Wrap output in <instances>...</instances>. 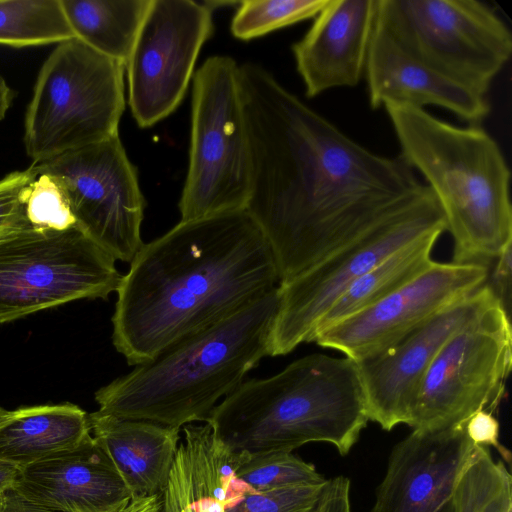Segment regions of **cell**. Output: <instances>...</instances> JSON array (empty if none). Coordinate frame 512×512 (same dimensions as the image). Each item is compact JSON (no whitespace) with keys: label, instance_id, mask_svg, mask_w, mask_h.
<instances>
[{"label":"cell","instance_id":"1","mask_svg":"<svg viewBox=\"0 0 512 512\" xmlns=\"http://www.w3.org/2000/svg\"><path fill=\"white\" fill-rule=\"evenodd\" d=\"M251 156L246 210L279 285L432 194L401 158L360 145L256 64L239 66Z\"/></svg>","mask_w":512,"mask_h":512},{"label":"cell","instance_id":"2","mask_svg":"<svg viewBox=\"0 0 512 512\" xmlns=\"http://www.w3.org/2000/svg\"><path fill=\"white\" fill-rule=\"evenodd\" d=\"M278 285L269 243L246 209L180 221L143 244L122 276L113 345L129 365L143 364Z\"/></svg>","mask_w":512,"mask_h":512},{"label":"cell","instance_id":"3","mask_svg":"<svg viewBox=\"0 0 512 512\" xmlns=\"http://www.w3.org/2000/svg\"><path fill=\"white\" fill-rule=\"evenodd\" d=\"M278 286L168 346L95 393L98 412L181 428L205 423L262 358L279 307Z\"/></svg>","mask_w":512,"mask_h":512},{"label":"cell","instance_id":"4","mask_svg":"<svg viewBox=\"0 0 512 512\" xmlns=\"http://www.w3.org/2000/svg\"><path fill=\"white\" fill-rule=\"evenodd\" d=\"M368 421L356 361L317 353L271 377L243 381L205 423L233 452H292L325 442L345 456Z\"/></svg>","mask_w":512,"mask_h":512},{"label":"cell","instance_id":"5","mask_svg":"<svg viewBox=\"0 0 512 512\" xmlns=\"http://www.w3.org/2000/svg\"><path fill=\"white\" fill-rule=\"evenodd\" d=\"M401 158L426 180L453 238L454 263L489 265L512 246L510 170L479 125L456 126L423 108L384 103Z\"/></svg>","mask_w":512,"mask_h":512},{"label":"cell","instance_id":"6","mask_svg":"<svg viewBox=\"0 0 512 512\" xmlns=\"http://www.w3.org/2000/svg\"><path fill=\"white\" fill-rule=\"evenodd\" d=\"M124 69L77 38L57 45L39 71L26 111L24 145L33 162L118 134Z\"/></svg>","mask_w":512,"mask_h":512},{"label":"cell","instance_id":"7","mask_svg":"<svg viewBox=\"0 0 512 512\" xmlns=\"http://www.w3.org/2000/svg\"><path fill=\"white\" fill-rule=\"evenodd\" d=\"M251 156L239 65L208 58L193 76L189 166L179 201L181 221L245 209Z\"/></svg>","mask_w":512,"mask_h":512},{"label":"cell","instance_id":"8","mask_svg":"<svg viewBox=\"0 0 512 512\" xmlns=\"http://www.w3.org/2000/svg\"><path fill=\"white\" fill-rule=\"evenodd\" d=\"M78 226L37 228L26 219L0 234V323L79 299H107L122 275Z\"/></svg>","mask_w":512,"mask_h":512},{"label":"cell","instance_id":"9","mask_svg":"<svg viewBox=\"0 0 512 512\" xmlns=\"http://www.w3.org/2000/svg\"><path fill=\"white\" fill-rule=\"evenodd\" d=\"M376 21L415 56L483 95L512 52L507 25L477 0H376Z\"/></svg>","mask_w":512,"mask_h":512},{"label":"cell","instance_id":"10","mask_svg":"<svg viewBox=\"0 0 512 512\" xmlns=\"http://www.w3.org/2000/svg\"><path fill=\"white\" fill-rule=\"evenodd\" d=\"M511 366V319L496 301L443 344L421 381L407 425L443 430L465 426L479 410L495 413Z\"/></svg>","mask_w":512,"mask_h":512},{"label":"cell","instance_id":"11","mask_svg":"<svg viewBox=\"0 0 512 512\" xmlns=\"http://www.w3.org/2000/svg\"><path fill=\"white\" fill-rule=\"evenodd\" d=\"M445 219L432 193L406 213L374 228L312 268L278 285L279 307L269 341V356L285 355L312 342L332 304L359 277L400 248L434 231Z\"/></svg>","mask_w":512,"mask_h":512},{"label":"cell","instance_id":"12","mask_svg":"<svg viewBox=\"0 0 512 512\" xmlns=\"http://www.w3.org/2000/svg\"><path fill=\"white\" fill-rule=\"evenodd\" d=\"M63 187L78 228L115 260L130 263L141 246L145 199L136 167L116 134L33 162Z\"/></svg>","mask_w":512,"mask_h":512},{"label":"cell","instance_id":"13","mask_svg":"<svg viewBox=\"0 0 512 512\" xmlns=\"http://www.w3.org/2000/svg\"><path fill=\"white\" fill-rule=\"evenodd\" d=\"M213 30L206 3L150 0L125 64L128 101L140 127L153 126L179 106Z\"/></svg>","mask_w":512,"mask_h":512},{"label":"cell","instance_id":"14","mask_svg":"<svg viewBox=\"0 0 512 512\" xmlns=\"http://www.w3.org/2000/svg\"><path fill=\"white\" fill-rule=\"evenodd\" d=\"M488 266L433 261L382 300L317 332L313 342L355 361L374 355L484 285Z\"/></svg>","mask_w":512,"mask_h":512},{"label":"cell","instance_id":"15","mask_svg":"<svg viewBox=\"0 0 512 512\" xmlns=\"http://www.w3.org/2000/svg\"><path fill=\"white\" fill-rule=\"evenodd\" d=\"M496 301L485 283L389 347L356 361L369 420L386 431L407 425L421 381L443 344Z\"/></svg>","mask_w":512,"mask_h":512},{"label":"cell","instance_id":"16","mask_svg":"<svg viewBox=\"0 0 512 512\" xmlns=\"http://www.w3.org/2000/svg\"><path fill=\"white\" fill-rule=\"evenodd\" d=\"M475 446L465 426L412 430L393 447L370 512H455L457 482Z\"/></svg>","mask_w":512,"mask_h":512},{"label":"cell","instance_id":"17","mask_svg":"<svg viewBox=\"0 0 512 512\" xmlns=\"http://www.w3.org/2000/svg\"><path fill=\"white\" fill-rule=\"evenodd\" d=\"M364 76L373 109L389 101L423 109L431 105L450 111L469 125H479L490 112L486 95L471 90L415 56L388 33L376 17Z\"/></svg>","mask_w":512,"mask_h":512},{"label":"cell","instance_id":"18","mask_svg":"<svg viewBox=\"0 0 512 512\" xmlns=\"http://www.w3.org/2000/svg\"><path fill=\"white\" fill-rule=\"evenodd\" d=\"M376 0H329L306 34L292 45L308 98L356 86L364 75Z\"/></svg>","mask_w":512,"mask_h":512},{"label":"cell","instance_id":"19","mask_svg":"<svg viewBox=\"0 0 512 512\" xmlns=\"http://www.w3.org/2000/svg\"><path fill=\"white\" fill-rule=\"evenodd\" d=\"M13 489L56 512H120L133 499L93 437L21 468Z\"/></svg>","mask_w":512,"mask_h":512},{"label":"cell","instance_id":"20","mask_svg":"<svg viewBox=\"0 0 512 512\" xmlns=\"http://www.w3.org/2000/svg\"><path fill=\"white\" fill-rule=\"evenodd\" d=\"M183 434L157 512H225L255 492L235 474L239 453L208 423L185 425Z\"/></svg>","mask_w":512,"mask_h":512},{"label":"cell","instance_id":"21","mask_svg":"<svg viewBox=\"0 0 512 512\" xmlns=\"http://www.w3.org/2000/svg\"><path fill=\"white\" fill-rule=\"evenodd\" d=\"M89 421L94 441L133 498L161 495L178 451L180 428L98 411L89 414Z\"/></svg>","mask_w":512,"mask_h":512},{"label":"cell","instance_id":"22","mask_svg":"<svg viewBox=\"0 0 512 512\" xmlns=\"http://www.w3.org/2000/svg\"><path fill=\"white\" fill-rule=\"evenodd\" d=\"M91 437L89 414L75 404L21 407L0 425V460L21 469Z\"/></svg>","mask_w":512,"mask_h":512},{"label":"cell","instance_id":"23","mask_svg":"<svg viewBox=\"0 0 512 512\" xmlns=\"http://www.w3.org/2000/svg\"><path fill=\"white\" fill-rule=\"evenodd\" d=\"M75 38L124 65L150 0H60Z\"/></svg>","mask_w":512,"mask_h":512},{"label":"cell","instance_id":"24","mask_svg":"<svg viewBox=\"0 0 512 512\" xmlns=\"http://www.w3.org/2000/svg\"><path fill=\"white\" fill-rule=\"evenodd\" d=\"M443 232H431L400 248L356 279L321 318L314 336L377 303L429 267L433 262L432 249Z\"/></svg>","mask_w":512,"mask_h":512},{"label":"cell","instance_id":"25","mask_svg":"<svg viewBox=\"0 0 512 512\" xmlns=\"http://www.w3.org/2000/svg\"><path fill=\"white\" fill-rule=\"evenodd\" d=\"M72 38L60 0H0V44L22 48Z\"/></svg>","mask_w":512,"mask_h":512},{"label":"cell","instance_id":"26","mask_svg":"<svg viewBox=\"0 0 512 512\" xmlns=\"http://www.w3.org/2000/svg\"><path fill=\"white\" fill-rule=\"evenodd\" d=\"M455 512H512V477L481 445L463 469L455 489Z\"/></svg>","mask_w":512,"mask_h":512},{"label":"cell","instance_id":"27","mask_svg":"<svg viewBox=\"0 0 512 512\" xmlns=\"http://www.w3.org/2000/svg\"><path fill=\"white\" fill-rule=\"evenodd\" d=\"M239 453L236 476L255 492L317 484L326 480L313 464L289 451L273 450Z\"/></svg>","mask_w":512,"mask_h":512},{"label":"cell","instance_id":"28","mask_svg":"<svg viewBox=\"0 0 512 512\" xmlns=\"http://www.w3.org/2000/svg\"><path fill=\"white\" fill-rule=\"evenodd\" d=\"M329 0H245L232 22V34L250 40L274 30L314 18Z\"/></svg>","mask_w":512,"mask_h":512},{"label":"cell","instance_id":"29","mask_svg":"<svg viewBox=\"0 0 512 512\" xmlns=\"http://www.w3.org/2000/svg\"><path fill=\"white\" fill-rule=\"evenodd\" d=\"M330 485L331 478L317 484L252 492L225 512H318Z\"/></svg>","mask_w":512,"mask_h":512},{"label":"cell","instance_id":"30","mask_svg":"<svg viewBox=\"0 0 512 512\" xmlns=\"http://www.w3.org/2000/svg\"><path fill=\"white\" fill-rule=\"evenodd\" d=\"M25 213L37 228L64 231L76 226L63 187L49 174L37 172L27 191Z\"/></svg>","mask_w":512,"mask_h":512},{"label":"cell","instance_id":"31","mask_svg":"<svg viewBox=\"0 0 512 512\" xmlns=\"http://www.w3.org/2000/svg\"><path fill=\"white\" fill-rule=\"evenodd\" d=\"M37 176L31 165L0 179V234L26 220L25 201L28 188Z\"/></svg>","mask_w":512,"mask_h":512},{"label":"cell","instance_id":"32","mask_svg":"<svg viewBox=\"0 0 512 512\" xmlns=\"http://www.w3.org/2000/svg\"><path fill=\"white\" fill-rule=\"evenodd\" d=\"M465 432L475 445L493 446L496 448L504 458V461H506V464H510L511 454L499 442V422L494 413L486 410L475 412L466 421Z\"/></svg>","mask_w":512,"mask_h":512},{"label":"cell","instance_id":"33","mask_svg":"<svg viewBox=\"0 0 512 512\" xmlns=\"http://www.w3.org/2000/svg\"><path fill=\"white\" fill-rule=\"evenodd\" d=\"M511 254L512 246L492 260L493 268L490 270L488 267V276L485 282L509 317L511 315L512 291Z\"/></svg>","mask_w":512,"mask_h":512},{"label":"cell","instance_id":"34","mask_svg":"<svg viewBox=\"0 0 512 512\" xmlns=\"http://www.w3.org/2000/svg\"><path fill=\"white\" fill-rule=\"evenodd\" d=\"M318 512H352L350 480L347 477L331 478L330 488Z\"/></svg>","mask_w":512,"mask_h":512},{"label":"cell","instance_id":"35","mask_svg":"<svg viewBox=\"0 0 512 512\" xmlns=\"http://www.w3.org/2000/svg\"><path fill=\"white\" fill-rule=\"evenodd\" d=\"M0 512H56L38 505L10 488L0 494Z\"/></svg>","mask_w":512,"mask_h":512},{"label":"cell","instance_id":"36","mask_svg":"<svg viewBox=\"0 0 512 512\" xmlns=\"http://www.w3.org/2000/svg\"><path fill=\"white\" fill-rule=\"evenodd\" d=\"M19 472V467L0 460V493L13 488Z\"/></svg>","mask_w":512,"mask_h":512},{"label":"cell","instance_id":"37","mask_svg":"<svg viewBox=\"0 0 512 512\" xmlns=\"http://www.w3.org/2000/svg\"><path fill=\"white\" fill-rule=\"evenodd\" d=\"M14 98V92L0 75V121L5 117Z\"/></svg>","mask_w":512,"mask_h":512},{"label":"cell","instance_id":"38","mask_svg":"<svg viewBox=\"0 0 512 512\" xmlns=\"http://www.w3.org/2000/svg\"><path fill=\"white\" fill-rule=\"evenodd\" d=\"M12 411L6 410L0 406V425L3 424L11 415Z\"/></svg>","mask_w":512,"mask_h":512},{"label":"cell","instance_id":"39","mask_svg":"<svg viewBox=\"0 0 512 512\" xmlns=\"http://www.w3.org/2000/svg\"><path fill=\"white\" fill-rule=\"evenodd\" d=\"M3 493V492H2ZM1 494V493H0Z\"/></svg>","mask_w":512,"mask_h":512}]
</instances>
